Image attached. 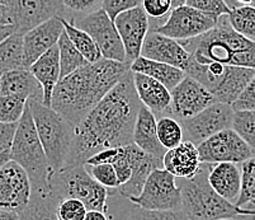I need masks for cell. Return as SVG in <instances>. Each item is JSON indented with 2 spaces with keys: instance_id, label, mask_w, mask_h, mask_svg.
Returning <instances> with one entry per match:
<instances>
[{
  "instance_id": "cell-1",
  "label": "cell",
  "mask_w": 255,
  "mask_h": 220,
  "mask_svg": "<svg viewBox=\"0 0 255 220\" xmlns=\"http://www.w3.org/2000/svg\"><path fill=\"white\" fill-rule=\"evenodd\" d=\"M141 107L133 71L129 70L74 129L73 145L65 168L83 166L102 150L132 144Z\"/></svg>"
},
{
  "instance_id": "cell-2",
  "label": "cell",
  "mask_w": 255,
  "mask_h": 220,
  "mask_svg": "<svg viewBox=\"0 0 255 220\" xmlns=\"http://www.w3.org/2000/svg\"><path fill=\"white\" fill-rule=\"evenodd\" d=\"M129 70V64L113 60L88 64L59 80L51 107L76 127Z\"/></svg>"
},
{
  "instance_id": "cell-3",
  "label": "cell",
  "mask_w": 255,
  "mask_h": 220,
  "mask_svg": "<svg viewBox=\"0 0 255 220\" xmlns=\"http://www.w3.org/2000/svg\"><path fill=\"white\" fill-rule=\"evenodd\" d=\"M182 43L199 64L219 62L222 65L255 69V41L236 32L227 15L219 18L213 29Z\"/></svg>"
},
{
  "instance_id": "cell-4",
  "label": "cell",
  "mask_w": 255,
  "mask_h": 220,
  "mask_svg": "<svg viewBox=\"0 0 255 220\" xmlns=\"http://www.w3.org/2000/svg\"><path fill=\"white\" fill-rule=\"evenodd\" d=\"M11 161L17 162L28 173L33 192L51 191L50 182L53 173L37 134L28 102L22 119L18 122L14 140L10 150Z\"/></svg>"
},
{
  "instance_id": "cell-5",
  "label": "cell",
  "mask_w": 255,
  "mask_h": 220,
  "mask_svg": "<svg viewBox=\"0 0 255 220\" xmlns=\"http://www.w3.org/2000/svg\"><path fill=\"white\" fill-rule=\"evenodd\" d=\"M182 210L189 220H221L238 217V206L222 199L208 184V163L191 180L177 178Z\"/></svg>"
},
{
  "instance_id": "cell-6",
  "label": "cell",
  "mask_w": 255,
  "mask_h": 220,
  "mask_svg": "<svg viewBox=\"0 0 255 220\" xmlns=\"http://www.w3.org/2000/svg\"><path fill=\"white\" fill-rule=\"evenodd\" d=\"M28 105L38 138L42 143L51 171L55 175L65 168L73 145L75 127L52 107H47L42 102L29 99Z\"/></svg>"
},
{
  "instance_id": "cell-7",
  "label": "cell",
  "mask_w": 255,
  "mask_h": 220,
  "mask_svg": "<svg viewBox=\"0 0 255 220\" xmlns=\"http://www.w3.org/2000/svg\"><path fill=\"white\" fill-rule=\"evenodd\" d=\"M50 187L60 200L78 199L85 204L88 210L107 213V203L111 190L98 184L89 175L84 164L56 172L51 178Z\"/></svg>"
},
{
  "instance_id": "cell-8",
  "label": "cell",
  "mask_w": 255,
  "mask_h": 220,
  "mask_svg": "<svg viewBox=\"0 0 255 220\" xmlns=\"http://www.w3.org/2000/svg\"><path fill=\"white\" fill-rule=\"evenodd\" d=\"M127 200L136 208L151 212L182 210V194L177 178L164 168L152 171L140 195Z\"/></svg>"
},
{
  "instance_id": "cell-9",
  "label": "cell",
  "mask_w": 255,
  "mask_h": 220,
  "mask_svg": "<svg viewBox=\"0 0 255 220\" xmlns=\"http://www.w3.org/2000/svg\"><path fill=\"white\" fill-rule=\"evenodd\" d=\"M70 22L92 36L93 40L98 45L103 59L127 62L126 51L115 20L111 19L110 15L103 9H99L90 14L82 15L80 18L71 17Z\"/></svg>"
},
{
  "instance_id": "cell-10",
  "label": "cell",
  "mask_w": 255,
  "mask_h": 220,
  "mask_svg": "<svg viewBox=\"0 0 255 220\" xmlns=\"http://www.w3.org/2000/svg\"><path fill=\"white\" fill-rule=\"evenodd\" d=\"M217 23L219 17L197 10L192 6L182 5L173 9L165 23L155 27L154 31L183 42L202 36L215 28Z\"/></svg>"
},
{
  "instance_id": "cell-11",
  "label": "cell",
  "mask_w": 255,
  "mask_h": 220,
  "mask_svg": "<svg viewBox=\"0 0 255 220\" xmlns=\"http://www.w3.org/2000/svg\"><path fill=\"white\" fill-rule=\"evenodd\" d=\"M199 157L202 163H244L254 157L252 148L234 130L226 129L198 145Z\"/></svg>"
},
{
  "instance_id": "cell-12",
  "label": "cell",
  "mask_w": 255,
  "mask_h": 220,
  "mask_svg": "<svg viewBox=\"0 0 255 220\" xmlns=\"http://www.w3.org/2000/svg\"><path fill=\"white\" fill-rule=\"evenodd\" d=\"M32 189L28 173L14 161L0 168V209L20 214L31 203Z\"/></svg>"
},
{
  "instance_id": "cell-13",
  "label": "cell",
  "mask_w": 255,
  "mask_h": 220,
  "mask_svg": "<svg viewBox=\"0 0 255 220\" xmlns=\"http://www.w3.org/2000/svg\"><path fill=\"white\" fill-rule=\"evenodd\" d=\"M235 111L230 105L216 102L192 119L180 121L185 139L198 147L211 136L226 129H231Z\"/></svg>"
},
{
  "instance_id": "cell-14",
  "label": "cell",
  "mask_w": 255,
  "mask_h": 220,
  "mask_svg": "<svg viewBox=\"0 0 255 220\" xmlns=\"http://www.w3.org/2000/svg\"><path fill=\"white\" fill-rule=\"evenodd\" d=\"M9 10L15 29L22 34L51 18L68 14L62 0H11Z\"/></svg>"
},
{
  "instance_id": "cell-15",
  "label": "cell",
  "mask_w": 255,
  "mask_h": 220,
  "mask_svg": "<svg viewBox=\"0 0 255 220\" xmlns=\"http://www.w3.org/2000/svg\"><path fill=\"white\" fill-rule=\"evenodd\" d=\"M216 102L215 96L205 85L185 75L184 79L171 90V116L178 121H184Z\"/></svg>"
},
{
  "instance_id": "cell-16",
  "label": "cell",
  "mask_w": 255,
  "mask_h": 220,
  "mask_svg": "<svg viewBox=\"0 0 255 220\" xmlns=\"http://www.w3.org/2000/svg\"><path fill=\"white\" fill-rule=\"evenodd\" d=\"M121 40L126 51L127 62H132L141 56L143 42L150 31V18L142 6L121 13L115 19Z\"/></svg>"
},
{
  "instance_id": "cell-17",
  "label": "cell",
  "mask_w": 255,
  "mask_h": 220,
  "mask_svg": "<svg viewBox=\"0 0 255 220\" xmlns=\"http://www.w3.org/2000/svg\"><path fill=\"white\" fill-rule=\"evenodd\" d=\"M141 56L169 64V65L180 69L184 73L189 65V60H191V54L179 41L163 36L154 29L149 31L146 36Z\"/></svg>"
},
{
  "instance_id": "cell-18",
  "label": "cell",
  "mask_w": 255,
  "mask_h": 220,
  "mask_svg": "<svg viewBox=\"0 0 255 220\" xmlns=\"http://www.w3.org/2000/svg\"><path fill=\"white\" fill-rule=\"evenodd\" d=\"M64 29L61 19L55 17L23 34L25 69L31 68L39 57L45 55L53 46L57 45Z\"/></svg>"
},
{
  "instance_id": "cell-19",
  "label": "cell",
  "mask_w": 255,
  "mask_h": 220,
  "mask_svg": "<svg viewBox=\"0 0 255 220\" xmlns=\"http://www.w3.org/2000/svg\"><path fill=\"white\" fill-rule=\"evenodd\" d=\"M164 170L175 178L191 180L196 177L202 170L203 163L201 162L198 148L192 141L184 140L174 149L166 150L163 158Z\"/></svg>"
},
{
  "instance_id": "cell-20",
  "label": "cell",
  "mask_w": 255,
  "mask_h": 220,
  "mask_svg": "<svg viewBox=\"0 0 255 220\" xmlns=\"http://www.w3.org/2000/svg\"><path fill=\"white\" fill-rule=\"evenodd\" d=\"M136 92L142 106L149 108L156 119L171 116V92L150 76L133 73Z\"/></svg>"
},
{
  "instance_id": "cell-21",
  "label": "cell",
  "mask_w": 255,
  "mask_h": 220,
  "mask_svg": "<svg viewBox=\"0 0 255 220\" xmlns=\"http://www.w3.org/2000/svg\"><path fill=\"white\" fill-rule=\"evenodd\" d=\"M208 184L222 199L236 205L241 195L240 164L208 163Z\"/></svg>"
},
{
  "instance_id": "cell-22",
  "label": "cell",
  "mask_w": 255,
  "mask_h": 220,
  "mask_svg": "<svg viewBox=\"0 0 255 220\" xmlns=\"http://www.w3.org/2000/svg\"><path fill=\"white\" fill-rule=\"evenodd\" d=\"M0 96L43 102V89L29 69H18L0 75Z\"/></svg>"
},
{
  "instance_id": "cell-23",
  "label": "cell",
  "mask_w": 255,
  "mask_h": 220,
  "mask_svg": "<svg viewBox=\"0 0 255 220\" xmlns=\"http://www.w3.org/2000/svg\"><path fill=\"white\" fill-rule=\"evenodd\" d=\"M254 74L255 69L226 65L211 93L217 102L231 106L247 88Z\"/></svg>"
},
{
  "instance_id": "cell-24",
  "label": "cell",
  "mask_w": 255,
  "mask_h": 220,
  "mask_svg": "<svg viewBox=\"0 0 255 220\" xmlns=\"http://www.w3.org/2000/svg\"><path fill=\"white\" fill-rule=\"evenodd\" d=\"M156 125V116L149 108L142 106L140 108V112L136 119L135 129H133V144L137 145L147 154L163 161L166 149L160 143Z\"/></svg>"
},
{
  "instance_id": "cell-25",
  "label": "cell",
  "mask_w": 255,
  "mask_h": 220,
  "mask_svg": "<svg viewBox=\"0 0 255 220\" xmlns=\"http://www.w3.org/2000/svg\"><path fill=\"white\" fill-rule=\"evenodd\" d=\"M34 78L38 80L43 89V105L51 107L52 103L53 90L56 88L60 78H61V68H60V52L59 47L53 46L52 48L39 57L33 65L29 68Z\"/></svg>"
},
{
  "instance_id": "cell-26",
  "label": "cell",
  "mask_w": 255,
  "mask_h": 220,
  "mask_svg": "<svg viewBox=\"0 0 255 220\" xmlns=\"http://www.w3.org/2000/svg\"><path fill=\"white\" fill-rule=\"evenodd\" d=\"M131 70L133 73H140L152 79L157 80L163 85H165L169 90H173L183 79L185 73L180 69L171 66L169 64L155 61V60L146 59L140 56L131 64Z\"/></svg>"
},
{
  "instance_id": "cell-27",
  "label": "cell",
  "mask_w": 255,
  "mask_h": 220,
  "mask_svg": "<svg viewBox=\"0 0 255 220\" xmlns=\"http://www.w3.org/2000/svg\"><path fill=\"white\" fill-rule=\"evenodd\" d=\"M60 201L52 191L33 192L29 205L19 214V220H59L57 205Z\"/></svg>"
},
{
  "instance_id": "cell-28",
  "label": "cell",
  "mask_w": 255,
  "mask_h": 220,
  "mask_svg": "<svg viewBox=\"0 0 255 220\" xmlns=\"http://www.w3.org/2000/svg\"><path fill=\"white\" fill-rule=\"evenodd\" d=\"M159 168H164L163 161L156 159L155 157L146 153L145 157L132 170V176L128 182L122 185L117 191L126 199L136 198L142 192L146 181L152 173V171L159 170Z\"/></svg>"
},
{
  "instance_id": "cell-29",
  "label": "cell",
  "mask_w": 255,
  "mask_h": 220,
  "mask_svg": "<svg viewBox=\"0 0 255 220\" xmlns=\"http://www.w3.org/2000/svg\"><path fill=\"white\" fill-rule=\"evenodd\" d=\"M18 69H25V66L23 34L15 32L0 43V75Z\"/></svg>"
},
{
  "instance_id": "cell-30",
  "label": "cell",
  "mask_w": 255,
  "mask_h": 220,
  "mask_svg": "<svg viewBox=\"0 0 255 220\" xmlns=\"http://www.w3.org/2000/svg\"><path fill=\"white\" fill-rule=\"evenodd\" d=\"M60 19H61L65 31L68 33L71 42H73L74 46L78 48L79 52L87 59V61L89 62V64H94V62L103 59L98 45L96 43V41L93 40L92 36H90L89 33H87L85 31H83V29H80L79 27H76V25L74 24L73 22H70V20L65 19V18H60Z\"/></svg>"
},
{
  "instance_id": "cell-31",
  "label": "cell",
  "mask_w": 255,
  "mask_h": 220,
  "mask_svg": "<svg viewBox=\"0 0 255 220\" xmlns=\"http://www.w3.org/2000/svg\"><path fill=\"white\" fill-rule=\"evenodd\" d=\"M60 52V68H61V78L68 76L69 74L74 73L78 69L87 66L89 62L87 61L84 56L78 51V48L74 46L71 40L69 38L68 33L64 29V32L60 36V40L57 42ZM60 78V79H61Z\"/></svg>"
},
{
  "instance_id": "cell-32",
  "label": "cell",
  "mask_w": 255,
  "mask_h": 220,
  "mask_svg": "<svg viewBox=\"0 0 255 220\" xmlns=\"http://www.w3.org/2000/svg\"><path fill=\"white\" fill-rule=\"evenodd\" d=\"M157 136L166 150L174 149L184 141V129L180 121L174 119L173 116H164L157 119Z\"/></svg>"
},
{
  "instance_id": "cell-33",
  "label": "cell",
  "mask_w": 255,
  "mask_h": 220,
  "mask_svg": "<svg viewBox=\"0 0 255 220\" xmlns=\"http://www.w3.org/2000/svg\"><path fill=\"white\" fill-rule=\"evenodd\" d=\"M231 27L249 40L255 41V6L241 5L227 15Z\"/></svg>"
},
{
  "instance_id": "cell-34",
  "label": "cell",
  "mask_w": 255,
  "mask_h": 220,
  "mask_svg": "<svg viewBox=\"0 0 255 220\" xmlns=\"http://www.w3.org/2000/svg\"><path fill=\"white\" fill-rule=\"evenodd\" d=\"M241 168V195L236 206L244 208L255 203V155L240 164Z\"/></svg>"
},
{
  "instance_id": "cell-35",
  "label": "cell",
  "mask_w": 255,
  "mask_h": 220,
  "mask_svg": "<svg viewBox=\"0 0 255 220\" xmlns=\"http://www.w3.org/2000/svg\"><path fill=\"white\" fill-rule=\"evenodd\" d=\"M233 129L244 139L255 154V111L235 112Z\"/></svg>"
},
{
  "instance_id": "cell-36",
  "label": "cell",
  "mask_w": 255,
  "mask_h": 220,
  "mask_svg": "<svg viewBox=\"0 0 255 220\" xmlns=\"http://www.w3.org/2000/svg\"><path fill=\"white\" fill-rule=\"evenodd\" d=\"M27 102L10 96H0V122L18 124L24 113Z\"/></svg>"
},
{
  "instance_id": "cell-37",
  "label": "cell",
  "mask_w": 255,
  "mask_h": 220,
  "mask_svg": "<svg viewBox=\"0 0 255 220\" xmlns=\"http://www.w3.org/2000/svg\"><path fill=\"white\" fill-rule=\"evenodd\" d=\"M84 166L88 170V172H89V175L98 184H101L102 186L111 190V191L120 189V181H118L117 173H116L113 164L104 163L96 164V166H87V164H84Z\"/></svg>"
},
{
  "instance_id": "cell-38",
  "label": "cell",
  "mask_w": 255,
  "mask_h": 220,
  "mask_svg": "<svg viewBox=\"0 0 255 220\" xmlns=\"http://www.w3.org/2000/svg\"><path fill=\"white\" fill-rule=\"evenodd\" d=\"M124 220H189L183 210H170V212H151L136 208L133 212L126 215Z\"/></svg>"
},
{
  "instance_id": "cell-39",
  "label": "cell",
  "mask_w": 255,
  "mask_h": 220,
  "mask_svg": "<svg viewBox=\"0 0 255 220\" xmlns=\"http://www.w3.org/2000/svg\"><path fill=\"white\" fill-rule=\"evenodd\" d=\"M88 208L78 199H64L57 205V217L62 220H84Z\"/></svg>"
},
{
  "instance_id": "cell-40",
  "label": "cell",
  "mask_w": 255,
  "mask_h": 220,
  "mask_svg": "<svg viewBox=\"0 0 255 220\" xmlns=\"http://www.w3.org/2000/svg\"><path fill=\"white\" fill-rule=\"evenodd\" d=\"M185 5L219 18L231 13V9L229 8L225 0H187Z\"/></svg>"
},
{
  "instance_id": "cell-41",
  "label": "cell",
  "mask_w": 255,
  "mask_h": 220,
  "mask_svg": "<svg viewBox=\"0 0 255 220\" xmlns=\"http://www.w3.org/2000/svg\"><path fill=\"white\" fill-rule=\"evenodd\" d=\"M143 10L150 19H163L173 10L171 0H142Z\"/></svg>"
},
{
  "instance_id": "cell-42",
  "label": "cell",
  "mask_w": 255,
  "mask_h": 220,
  "mask_svg": "<svg viewBox=\"0 0 255 220\" xmlns=\"http://www.w3.org/2000/svg\"><path fill=\"white\" fill-rule=\"evenodd\" d=\"M142 5V0H103L102 9L115 20L121 13Z\"/></svg>"
},
{
  "instance_id": "cell-43",
  "label": "cell",
  "mask_w": 255,
  "mask_h": 220,
  "mask_svg": "<svg viewBox=\"0 0 255 220\" xmlns=\"http://www.w3.org/2000/svg\"><path fill=\"white\" fill-rule=\"evenodd\" d=\"M62 4L68 11L87 15L102 9L103 0H62Z\"/></svg>"
},
{
  "instance_id": "cell-44",
  "label": "cell",
  "mask_w": 255,
  "mask_h": 220,
  "mask_svg": "<svg viewBox=\"0 0 255 220\" xmlns=\"http://www.w3.org/2000/svg\"><path fill=\"white\" fill-rule=\"evenodd\" d=\"M231 107L235 112L238 111H255V74L247 85L243 93L234 102Z\"/></svg>"
},
{
  "instance_id": "cell-45",
  "label": "cell",
  "mask_w": 255,
  "mask_h": 220,
  "mask_svg": "<svg viewBox=\"0 0 255 220\" xmlns=\"http://www.w3.org/2000/svg\"><path fill=\"white\" fill-rule=\"evenodd\" d=\"M17 127L18 124H3V122H0V154L10 153Z\"/></svg>"
},
{
  "instance_id": "cell-46",
  "label": "cell",
  "mask_w": 255,
  "mask_h": 220,
  "mask_svg": "<svg viewBox=\"0 0 255 220\" xmlns=\"http://www.w3.org/2000/svg\"><path fill=\"white\" fill-rule=\"evenodd\" d=\"M17 32L14 24H0V43Z\"/></svg>"
},
{
  "instance_id": "cell-47",
  "label": "cell",
  "mask_w": 255,
  "mask_h": 220,
  "mask_svg": "<svg viewBox=\"0 0 255 220\" xmlns=\"http://www.w3.org/2000/svg\"><path fill=\"white\" fill-rule=\"evenodd\" d=\"M0 24H13L9 6L0 4Z\"/></svg>"
},
{
  "instance_id": "cell-48",
  "label": "cell",
  "mask_w": 255,
  "mask_h": 220,
  "mask_svg": "<svg viewBox=\"0 0 255 220\" xmlns=\"http://www.w3.org/2000/svg\"><path fill=\"white\" fill-rule=\"evenodd\" d=\"M84 220H110L107 217V213L99 212V210H88Z\"/></svg>"
},
{
  "instance_id": "cell-49",
  "label": "cell",
  "mask_w": 255,
  "mask_h": 220,
  "mask_svg": "<svg viewBox=\"0 0 255 220\" xmlns=\"http://www.w3.org/2000/svg\"><path fill=\"white\" fill-rule=\"evenodd\" d=\"M0 220H19V214L9 210L0 209Z\"/></svg>"
},
{
  "instance_id": "cell-50",
  "label": "cell",
  "mask_w": 255,
  "mask_h": 220,
  "mask_svg": "<svg viewBox=\"0 0 255 220\" xmlns=\"http://www.w3.org/2000/svg\"><path fill=\"white\" fill-rule=\"evenodd\" d=\"M238 212L240 215H255V203L248 204L244 208H239Z\"/></svg>"
},
{
  "instance_id": "cell-51",
  "label": "cell",
  "mask_w": 255,
  "mask_h": 220,
  "mask_svg": "<svg viewBox=\"0 0 255 220\" xmlns=\"http://www.w3.org/2000/svg\"><path fill=\"white\" fill-rule=\"evenodd\" d=\"M10 159V153H3V154H0V168H1L5 163H8Z\"/></svg>"
},
{
  "instance_id": "cell-52",
  "label": "cell",
  "mask_w": 255,
  "mask_h": 220,
  "mask_svg": "<svg viewBox=\"0 0 255 220\" xmlns=\"http://www.w3.org/2000/svg\"><path fill=\"white\" fill-rule=\"evenodd\" d=\"M185 1H187V0H171L173 9L179 8V6H182V5H185Z\"/></svg>"
},
{
  "instance_id": "cell-53",
  "label": "cell",
  "mask_w": 255,
  "mask_h": 220,
  "mask_svg": "<svg viewBox=\"0 0 255 220\" xmlns=\"http://www.w3.org/2000/svg\"><path fill=\"white\" fill-rule=\"evenodd\" d=\"M225 1H226V4L229 5V8H230L231 10H233V9H235V8H238V6H239V4L236 3V0H225Z\"/></svg>"
},
{
  "instance_id": "cell-54",
  "label": "cell",
  "mask_w": 255,
  "mask_h": 220,
  "mask_svg": "<svg viewBox=\"0 0 255 220\" xmlns=\"http://www.w3.org/2000/svg\"><path fill=\"white\" fill-rule=\"evenodd\" d=\"M236 3L239 4V6L241 5H252L254 3V0H236Z\"/></svg>"
},
{
  "instance_id": "cell-55",
  "label": "cell",
  "mask_w": 255,
  "mask_h": 220,
  "mask_svg": "<svg viewBox=\"0 0 255 220\" xmlns=\"http://www.w3.org/2000/svg\"><path fill=\"white\" fill-rule=\"evenodd\" d=\"M11 0H0V4H3V5H6L9 6V4H10Z\"/></svg>"
},
{
  "instance_id": "cell-56",
  "label": "cell",
  "mask_w": 255,
  "mask_h": 220,
  "mask_svg": "<svg viewBox=\"0 0 255 220\" xmlns=\"http://www.w3.org/2000/svg\"><path fill=\"white\" fill-rule=\"evenodd\" d=\"M252 5H253V6H255V0H254V3H253V4H252Z\"/></svg>"
},
{
  "instance_id": "cell-57",
  "label": "cell",
  "mask_w": 255,
  "mask_h": 220,
  "mask_svg": "<svg viewBox=\"0 0 255 220\" xmlns=\"http://www.w3.org/2000/svg\"><path fill=\"white\" fill-rule=\"evenodd\" d=\"M59 220H62V219H60V218H59Z\"/></svg>"
},
{
  "instance_id": "cell-58",
  "label": "cell",
  "mask_w": 255,
  "mask_h": 220,
  "mask_svg": "<svg viewBox=\"0 0 255 220\" xmlns=\"http://www.w3.org/2000/svg\"><path fill=\"white\" fill-rule=\"evenodd\" d=\"M221 220H225V219H221Z\"/></svg>"
}]
</instances>
